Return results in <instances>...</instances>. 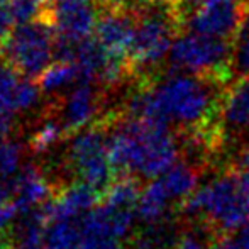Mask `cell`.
I'll list each match as a JSON object with an SVG mask.
<instances>
[{
	"instance_id": "29",
	"label": "cell",
	"mask_w": 249,
	"mask_h": 249,
	"mask_svg": "<svg viewBox=\"0 0 249 249\" xmlns=\"http://www.w3.org/2000/svg\"><path fill=\"white\" fill-rule=\"evenodd\" d=\"M10 249H46L44 243H33V241H12Z\"/></svg>"
},
{
	"instance_id": "22",
	"label": "cell",
	"mask_w": 249,
	"mask_h": 249,
	"mask_svg": "<svg viewBox=\"0 0 249 249\" xmlns=\"http://www.w3.org/2000/svg\"><path fill=\"white\" fill-rule=\"evenodd\" d=\"M17 217H19V212H17L16 202H14L9 187L3 181L0 183V236H9L7 229Z\"/></svg>"
},
{
	"instance_id": "21",
	"label": "cell",
	"mask_w": 249,
	"mask_h": 249,
	"mask_svg": "<svg viewBox=\"0 0 249 249\" xmlns=\"http://www.w3.org/2000/svg\"><path fill=\"white\" fill-rule=\"evenodd\" d=\"M22 160V146L12 139L0 141V183L16 177Z\"/></svg>"
},
{
	"instance_id": "12",
	"label": "cell",
	"mask_w": 249,
	"mask_h": 249,
	"mask_svg": "<svg viewBox=\"0 0 249 249\" xmlns=\"http://www.w3.org/2000/svg\"><path fill=\"white\" fill-rule=\"evenodd\" d=\"M100 202L102 195L99 192L82 181L59 188L56 197L48 203L51 224L59 220H76L80 215L85 217Z\"/></svg>"
},
{
	"instance_id": "31",
	"label": "cell",
	"mask_w": 249,
	"mask_h": 249,
	"mask_svg": "<svg viewBox=\"0 0 249 249\" xmlns=\"http://www.w3.org/2000/svg\"><path fill=\"white\" fill-rule=\"evenodd\" d=\"M9 2H10V0H0V5H7Z\"/></svg>"
},
{
	"instance_id": "20",
	"label": "cell",
	"mask_w": 249,
	"mask_h": 249,
	"mask_svg": "<svg viewBox=\"0 0 249 249\" xmlns=\"http://www.w3.org/2000/svg\"><path fill=\"white\" fill-rule=\"evenodd\" d=\"M63 138H65V131H63L61 122H59L58 117H53L51 115V117L44 119L39 127L31 134L29 149L34 154L44 153V151H48Z\"/></svg>"
},
{
	"instance_id": "25",
	"label": "cell",
	"mask_w": 249,
	"mask_h": 249,
	"mask_svg": "<svg viewBox=\"0 0 249 249\" xmlns=\"http://www.w3.org/2000/svg\"><path fill=\"white\" fill-rule=\"evenodd\" d=\"M229 2H243V0H178V7H180V14L183 16L185 9L195 10L198 7L215 5V3H229Z\"/></svg>"
},
{
	"instance_id": "9",
	"label": "cell",
	"mask_w": 249,
	"mask_h": 249,
	"mask_svg": "<svg viewBox=\"0 0 249 249\" xmlns=\"http://www.w3.org/2000/svg\"><path fill=\"white\" fill-rule=\"evenodd\" d=\"M136 29V9L99 3L95 39L115 59L129 63Z\"/></svg>"
},
{
	"instance_id": "6",
	"label": "cell",
	"mask_w": 249,
	"mask_h": 249,
	"mask_svg": "<svg viewBox=\"0 0 249 249\" xmlns=\"http://www.w3.org/2000/svg\"><path fill=\"white\" fill-rule=\"evenodd\" d=\"M54 20L39 19L14 27L0 54L20 76L37 82L54 61Z\"/></svg>"
},
{
	"instance_id": "19",
	"label": "cell",
	"mask_w": 249,
	"mask_h": 249,
	"mask_svg": "<svg viewBox=\"0 0 249 249\" xmlns=\"http://www.w3.org/2000/svg\"><path fill=\"white\" fill-rule=\"evenodd\" d=\"M7 10L16 27L36 22L39 19L54 20L53 9L48 0H10L7 3Z\"/></svg>"
},
{
	"instance_id": "30",
	"label": "cell",
	"mask_w": 249,
	"mask_h": 249,
	"mask_svg": "<svg viewBox=\"0 0 249 249\" xmlns=\"http://www.w3.org/2000/svg\"><path fill=\"white\" fill-rule=\"evenodd\" d=\"M237 243H239L241 249H249V224L241 229L239 236H237Z\"/></svg>"
},
{
	"instance_id": "10",
	"label": "cell",
	"mask_w": 249,
	"mask_h": 249,
	"mask_svg": "<svg viewBox=\"0 0 249 249\" xmlns=\"http://www.w3.org/2000/svg\"><path fill=\"white\" fill-rule=\"evenodd\" d=\"M5 185L12 194L19 217L46 205L59 192V188H56L50 178L34 164L24 166L16 177L7 180Z\"/></svg>"
},
{
	"instance_id": "26",
	"label": "cell",
	"mask_w": 249,
	"mask_h": 249,
	"mask_svg": "<svg viewBox=\"0 0 249 249\" xmlns=\"http://www.w3.org/2000/svg\"><path fill=\"white\" fill-rule=\"evenodd\" d=\"M16 129V115L0 112V141L9 139V136Z\"/></svg>"
},
{
	"instance_id": "23",
	"label": "cell",
	"mask_w": 249,
	"mask_h": 249,
	"mask_svg": "<svg viewBox=\"0 0 249 249\" xmlns=\"http://www.w3.org/2000/svg\"><path fill=\"white\" fill-rule=\"evenodd\" d=\"M80 249H124L121 239L108 237L80 227Z\"/></svg>"
},
{
	"instance_id": "32",
	"label": "cell",
	"mask_w": 249,
	"mask_h": 249,
	"mask_svg": "<svg viewBox=\"0 0 249 249\" xmlns=\"http://www.w3.org/2000/svg\"><path fill=\"white\" fill-rule=\"evenodd\" d=\"M73 249H80V248H73Z\"/></svg>"
},
{
	"instance_id": "5",
	"label": "cell",
	"mask_w": 249,
	"mask_h": 249,
	"mask_svg": "<svg viewBox=\"0 0 249 249\" xmlns=\"http://www.w3.org/2000/svg\"><path fill=\"white\" fill-rule=\"evenodd\" d=\"M234 43L185 31L175 39L168 56V73H185L226 87L234 73Z\"/></svg>"
},
{
	"instance_id": "27",
	"label": "cell",
	"mask_w": 249,
	"mask_h": 249,
	"mask_svg": "<svg viewBox=\"0 0 249 249\" xmlns=\"http://www.w3.org/2000/svg\"><path fill=\"white\" fill-rule=\"evenodd\" d=\"M209 249H241V246L237 241L231 239L227 234H222V236H219L213 241V244Z\"/></svg>"
},
{
	"instance_id": "15",
	"label": "cell",
	"mask_w": 249,
	"mask_h": 249,
	"mask_svg": "<svg viewBox=\"0 0 249 249\" xmlns=\"http://www.w3.org/2000/svg\"><path fill=\"white\" fill-rule=\"evenodd\" d=\"M171 197L168 195L166 188L163 187L160 178L149 181L144 188H142L141 198H139L138 209H136V215L141 219L142 222L154 226V224L161 222L166 215L168 209L171 205Z\"/></svg>"
},
{
	"instance_id": "7",
	"label": "cell",
	"mask_w": 249,
	"mask_h": 249,
	"mask_svg": "<svg viewBox=\"0 0 249 249\" xmlns=\"http://www.w3.org/2000/svg\"><path fill=\"white\" fill-rule=\"evenodd\" d=\"M108 125L107 117L83 129L73 138L68 160L80 181L104 197L105 190L115 178V171L108 160Z\"/></svg>"
},
{
	"instance_id": "11",
	"label": "cell",
	"mask_w": 249,
	"mask_h": 249,
	"mask_svg": "<svg viewBox=\"0 0 249 249\" xmlns=\"http://www.w3.org/2000/svg\"><path fill=\"white\" fill-rule=\"evenodd\" d=\"M102 87L95 83L80 82L68 93L63 102V110L59 122L63 125L65 136L78 134L83 129L90 127V122L97 117L102 107Z\"/></svg>"
},
{
	"instance_id": "13",
	"label": "cell",
	"mask_w": 249,
	"mask_h": 249,
	"mask_svg": "<svg viewBox=\"0 0 249 249\" xmlns=\"http://www.w3.org/2000/svg\"><path fill=\"white\" fill-rule=\"evenodd\" d=\"M54 29L58 36L68 37L73 41H83L92 37L99 20V7L93 3L73 5L53 9Z\"/></svg>"
},
{
	"instance_id": "33",
	"label": "cell",
	"mask_w": 249,
	"mask_h": 249,
	"mask_svg": "<svg viewBox=\"0 0 249 249\" xmlns=\"http://www.w3.org/2000/svg\"><path fill=\"white\" fill-rule=\"evenodd\" d=\"M248 131H249V127H248Z\"/></svg>"
},
{
	"instance_id": "28",
	"label": "cell",
	"mask_w": 249,
	"mask_h": 249,
	"mask_svg": "<svg viewBox=\"0 0 249 249\" xmlns=\"http://www.w3.org/2000/svg\"><path fill=\"white\" fill-rule=\"evenodd\" d=\"M171 249H205V248H203L202 243L195 239V237L185 236V237H181L180 241H177V244Z\"/></svg>"
},
{
	"instance_id": "17",
	"label": "cell",
	"mask_w": 249,
	"mask_h": 249,
	"mask_svg": "<svg viewBox=\"0 0 249 249\" xmlns=\"http://www.w3.org/2000/svg\"><path fill=\"white\" fill-rule=\"evenodd\" d=\"M141 194L142 190L139 178L131 177V175H117L110 183V187L105 190L102 202L107 205L117 207V209L136 210Z\"/></svg>"
},
{
	"instance_id": "3",
	"label": "cell",
	"mask_w": 249,
	"mask_h": 249,
	"mask_svg": "<svg viewBox=\"0 0 249 249\" xmlns=\"http://www.w3.org/2000/svg\"><path fill=\"white\" fill-rule=\"evenodd\" d=\"M188 215L205 219L219 236L249 224V173L231 168L220 177L197 188L181 203Z\"/></svg>"
},
{
	"instance_id": "4",
	"label": "cell",
	"mask_w": 249,
	"mask_h": 249,
	"mask_svg": "<svg viewBox=\"0 0 249 249\" xmlns=\"http://www.w3.org/2000/svg\"><path fill=\"white\" fill-rule=\"evenodd\" d=\"M181 27L178 0H156L136 9V29L129 54L132 75H146L149 70L168 59L177 33Z\"/></svg>"
},
{
	"instance_id": "14",
	"label": "cell",
	"mask_w": 249,
	"mask_h": 249,
	"mask_svg": "<svg viewBox=\"0 0 249 249\" xmlns=\"http://www.w3.org/2000/svg\"><path fill=\"white\" fill-rule=\"evenodd\" d=\"M220 125L229 131L249 127V76L237 80L222 97Z\"/></svg>"
},
{
	"instance_id": "16",
	"label": "cell",
	"mask_w": 249,
	"mask_h": 249,
	"mask_svg": "<svg viewBox=\"0 0 249 249\" xmlns=\"http://www.w3.org/2000/svg\"><path fill=\"white\" fill-rule=\"evenodd\" d=\"M163 187L166 188L171 200H180L181 203L197 192L198 173L194 166L187 163H177L164 175L160 177Z\"/></svg>"
},
{
	"instance_id": "18",
	"label": "cell",
	"mask_w": 249,
	"mask_h": 249,
	"mask_svg": "<svg viewBox=\"0 0 249 249\" xmlns=\"http://www.w3.org/2000/svg\"><path fill=\"white\" fill-rule=\"evenodd\" d=\"M73 83H80L78 70L73 63L63 61H53V65L37 80V85L44 93L59 92Z\"/></svg>"
},
{
	"instance_id": "2",
	"label": "cell",
	"mask_w": 249,
	"mask_h": 249,
	"mask_svg": "<svg viewBox=\"0 0 249 249\" xmlns=\"http://www.w3.org/2000/svg\"><path fill=\"white\" fill-rule=\"evenodd\" d=\"M108 160L117 175L156 180L178 163L180 146L171 127L125 115H108Z\"/></svg>"
},
{
	"instance_id": "8",
	"label": "cell",
	"mask_w": 249,
	"mask_h": 249,
	"mask_svg": "<svg viewBox=\"0 0 249 249\" xmlns=\"http://www.w3.org/2000/svg\"><path fill=\"white\" fill-rule=\"evenodd\" d=\"M248 2L249 0L198 7L185 17L183 22L190 33L234 43L246 17Z\"/></svg>"
},
{
	"instance_id": "24",
	"label": "cell",
	"mask_w": 249,
	"mask_h": 249,
	"mask_svg": "<svg viewBox=\"0 0 249 249\" xmlns=\"http://www.w3.org/2000/svg\"><path fill=\"white\" fill-rule=\"evenodd\" d=\"M14 27L16 26H14V20L10 17L9 10H7V5H0V50L12 34Z\"/></svg>"
},
{
	"instance_id": "1",
	"label": "cell",
	"mask_w": 249,
	"mask_h": 249,
	"mask_svg": "<svg viewBox=\"0 0 249 249\" xmlns=\"http://www.w3.org/2000/svg\"><path fill=\"white\" fill-rule=\"evenodd\" d=\"M215 89L226 87L185 73H168L158 82L142 83L129 97L122 115L168 127L178 125L212 142L220 134L215 129V119H220L222 110Z\"/></svg>"
}]
</instances>
